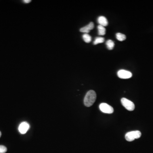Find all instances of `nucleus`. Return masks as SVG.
<instances>
[{
	"mask_svg": "<svg viewBox=\"0 0 153 153\" xmlns=\"http://www.w3.org/2000/svg\"><path fill=\"white\" fill-rule=\"evenodd\" d=\"M116 38L119 41H123L126 39V36L124 34L120 33H117L116 34Z\"/></svg>",
	"mask_w": 153,
	"mask_h": 153,
	"instance_id": "12",
	"label": "nucleus"
},
{
	"mask_svg": "<svg viewBox=\"0 0 153 153\" xmlns=\"http://www.w3.org/2000/svg\"><path fill=\"white\" fill-rule=\"evenodd\" d=\"M106 45L108 50H112L115 46V43L112 40H109L106 41Z\"/></svg>",
	"mask_w": 153,
	"mask_h": 153,
	"instance_id": "10",
	"label": "nucleus"
},
{
	"mask_svg": "<svg viewBox=\"0 0 153 153\" xmlns=\"http://www.w3.org/2000/svg\"><path fill=\"white\" fill-rule=\"evenodd\" d=\"M31 1H30V0H24L23 1V2L25 3H29Z\"/></svg>",
	"mask_w": 153,
	"mask_h": 153,
	"instance_id": "15",
	"label": "nucleus"
},
{
	"mask_svg": "<svg viewBox=\"0 0 153 153\" xmlns=\"http://www.w3.org/2000/svg\"><path fill=\"white\" fill-rule=\"evenodd\" d=\"M117 76L121 79H129L132 76V74L130 71L124 69H121L117 72Z\"/></svg>",
	"mask_w": 153,
	"mask_h": 153,
	"instance_id": "5",
	"label": "nucleus"
},
{
	"mask_svg": "<svg viewBox=\"0 0 153 153\" xmlns=\"http://www.w3.org/2000/svg\"><path fill=\"white\" fill-rule=\"evenodd\" d=\"M98 22L100 25L102 26L105 27L107 26L108 25V21L106 17L103 16H101L98 18Z\"/></svg>",
	"mask_w": 153,
	"mask_h": 153,
	"instance_id": "8",
	"label": "nucleus"
},
{
	"mask_svg": "<svg viewBox=\"0 0 153 153\" xmlns=\"http://www.w3.org/2000/svg\"><path fill=\"white\" fill-rule=\"evenodd\" d=\"M98 35H105L106 33V29H105L104 27L102 26H98Z\"/></svg>",
	"mask_w": 153,
	"mask_h": 153,
	"instance_id": "9",
	"label": "nucleus"
},
{
	"mask_svg": "<svg viewBox=\"0 0 153 153\" xmlns=\"http://www.w3.org/2000/svg\"><path fill=\"white\" fill-rule=\"evenodd\" d=\"M29 125L27 122H23L20 124L18 130L21 134H25L29 128Z\"/></svg>",
	"mask_w": 153,
	"mask_h": 153,
	"instance_id": "6",
	"label": "nucleus"
},
{
	"mask_svg": "<svg viewBox=\"0 0 153 153\" xmlns=\"http://www.w3.org/2000/svg\"><path fill=\"white\" fill-rule=\"evenodd\" d=\"M7 148L5 146H0V153H5L7 151Z\"/></svg>",
	"mask_w": 153,
	"mask_h": 153,
	"instance_id": "14",
	"label": "nucleus"
},
{
	"mask_svg": "<svg viewBox=\"0 0 153 153\" xmlns=\"http://www.w3.org/2000/svg\"><path fill=\"white\" fill-rule=\"evenodd\" d=\"M100 111L104 113L112 114L114 112L113 108L106 103H101L99 106Z\"/></svg>",
	"mask_w": 153,
	"mask_h": 153,
	"instance_id": "4",
	"label": "nucleus"
},
{
	"mask_svg": "<svg viewBox=\"0 0 153 153\" xmlns=\"http://www.w3.org/2000/svg\"><path fill=\"white\" fill-rule=\"evenodd\" d=\"M141 136V133L139 131H135L128 132L125 135V139L127 141L131 142L135 139H138Z\"/></svg>",
	"mask_w": 153,
	"mask_h": 153,
	"instance_id": "2",
	"label": "nucleus"
},
{
	"mask_svg": "<svg viewBox=\"0 0 153 153\" xmlns=\"http://www.w3.org/2000/svg\"><path fill=\"white\" fill-rule=\"evenodd\" d=\"M121 102L123 106L128 111H133L135 109L134 103L125 98H122Z\"/></svg>",
	"mask_w": 153,
	"mask_h": 153,
	"instance_id": "3",
	"label": "nucleus"
},
{
	"mask_svg": "<svg viewBox=\"0 0 153 153\" xmlns=\"http://www.w3.org/2000/svg\"><path fill=\"white\" fill-rule=\"evenodd\" d=\"M83 38L84 41L86 43H89L92 41V37L87 33H85L83 35Z\"/></svg>",
	"mask_w": 153,
	"mask_h": 153,
	"instance_id": "11",
	"label": "nucleus"
},
{
	"mask_svg": "<svg viewBox=\"0 0 153 153\" xmlns=\"http://www.w3.org/2000/svg\"><path fill=\"white\" fill-rule=\"evenodd\" d=\"M105 41V39L103 37H97L95 39L94 41L93 44L94 45H96L98 44H101L103 43Z\"/></svg>",
	"mask_w": 153,
	"mask_h": 153,
	"instance_id": "13",
	"label": "nucleus"
},
{
	"mask_svg": "<svg viewBox=\"0 0 153 153\" xmlns=\"http://www.w3.org/2000/svg\"><path fill=\"white\" fill-rule=\"evenodd\" d=\"M96 98V93L94 91H89L87 92L84 99L85 106L88 107L92 106L95 102Z\"/></svg>",
	"mask_w": 153,
	"mask_h": 153,
	"instance_id": "1",
	"label": "nucleus"
},
{
	"mask_svg": "<svg viewBox=\"0 0 153 153\" xmlns=\"http://www.w3.org/2000/svg\"><path fill=\"white\" fill-rule=\"evenodd\" d=\"M94 28V24L93 22H91L89 23L88 25L81 28L80 31L82 33H85L88 34V33H89L90 31L93 29Z\"/></svg>",
	"mask_w": 153,
	"mask_h": 153,
	"instance_id": "7",
	"label": "nucleus"
},
{
	"mask_svg": "<svg viewBox=\"0 0 153 153\" xmlns=\"http://www.w3.org/2000/svg\"><path fill=\"white\" fill-rule=\"evenodd\" d=\"M1 131H0V138H1Z\"/></svg>",
	"mask_w": 153,
	"mask_h": 153,
	"instance_id": "16",
	"label": "nucleus"
}]
</instances>
